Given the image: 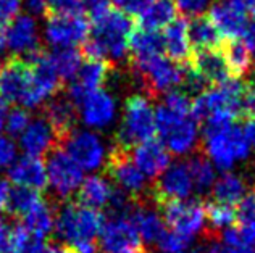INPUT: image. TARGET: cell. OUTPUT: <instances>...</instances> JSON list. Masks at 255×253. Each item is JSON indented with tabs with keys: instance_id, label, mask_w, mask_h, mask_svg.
Returning <instances> with one entry per match:
<instances>
[{
	"instance_id": "1",
	"label": "cell",
	"mask_w": 255,
	"mask_h": 253,
	"mask_svg": "<svg viewBox=\"0 0 255 253\" xmlns=\"http://www.w3.org/2000/svg\"><path fill=\"white\" fill-rule=\"evenodd\" d=\"M134 29L131 16L120 10H110L105 16L94 21L91 37L83 44L81 55L87 60L118 62L128 53L129 36Z\"/></svg>"
},
{
	"instance_id": "2",
	"label": "cell",
	"mask_w": 255,
	"mask_h": 253,
	"mask_svg": "<svg viewBox=\"0 0 255 253\" xmlns=\"http://www.w3.org/2000/svg\"><path fill=\"white\" fill-rule=\"evenodd\" d=\"M104 221V215L99 210L79 202H68L57 211L55 231L78 253H97V237Z\"/></svg>"
},
{
	"instance_id": "3",
	"label": "cell",
	"mask_w": 255,
	"mask_h": 253,
	"mask_svg": "<svg viewBox=\"0 0 255 253\" xmlns=\"http://www.w3.org/2000/svg\"><path fill=\"white\" fill-rule=\"evenodd\" d=\"M205 153L212 165L228 171L251 153V144L243 129L234 124L205 126Z\"/></svg>"
},
{
	"instance_id": "4",
	"label": "cell",
	"mask_w": 255,
	"mask_h": 253,
	"mask_svg": "<svg viewBox=\"0 0 255 253\" xmlns=\"http://www.w3.org/2000/svg\"><path fill=\"white\" fill-rule=\"evenodd\" d=\"M155 132V111L149 98L144 95H132L128 98L115 144L131 150L132 145H139L153 139Z\"/></svg>"
},
{
	"instance_id": "5",
	"label": "cell",
	"mask_w": 255,
	"mask_h": 253,
	"mask_svg": "<svg viewBox=\"0 0 255 253\" xmlns=\"http://www.w3.org/2000/svg\"><path fill=\"white\" fill-rule=\"evenodd\" d=\"M155 123L162 144L174 155H186L197 145V121L191 115L171 111L160 103L155 111Z\"/></svg>"
},
{
	"instance_id": "6",
	"label": "cell",
	"mask_w": 255,
	"mask_h": 253,
	"mask_svg": "<svg viewBox=\"0 0 255 253\" xmlns=\"http://www.w3.org/2000/svg\"><path fill=\"white\" fill-rule=\"evenodd\" d=\"M131 66L145 94L150 97L168 94L176 85L183 84L186 78L184 66L166 60L163 55L145 60H131Z\"/></svg>"
},
{
	"instance_id": "7",
	"label": "cell",
	"mask_w": 255,
	"mask_h": 253,
	"mask_svg": "<svg viewBox=\"0 0 255 253\" xmlns=\"http://www.w3.org/2000/svg\"><path fill=\"white\" fill-rule=\"evenodd\" d=\"M107 174L115 182L120 190L126 194L132 202H142L144 195L149 192L145 176L140 172L131 158V150L122 145L113 144L105 163ZM150 194V192H149Z\"/></svg>"
},
{
	"instance_id": "8",
	"label": "cell",
	"mask_w": 255,
	"mask_h": 253,
	"mask_svg": "<svg viewBox=\"0 0 255 253\" xmlns=\"http://www.w3.org/2000/svg\"><path fill=\"white\" fill-rule=\"evenodd\" d=\"M99 245L105 253H147L145 242L128 215H110L105 219Z\"/></svg>"
},
{
	"instance_id": "9",
	"label": "cell",
	"mask_w": 255,
	"mask_h": 253,
	"mask_svg": "<svg viewBox=\"0 0 255 253\" xmlns=\"http://www.w3.org/2000/svg\"><path fill=\"white\" fill-rule=\"evenodd\" d=\"M87 34H89V23L83 13L50 15L47 18L44 36L53 50L75 49L78 44L86 42Z\"/></svg>"
},
{
	"instance_id": "10",
	"label": "cell",
	"mask_w": 255,
	"mask_h": 253,
	"mask_svg": "<svg viewBox=\"0 0 255 253\" xmlns=\"http://www.w3.org/2000/svg\"><path fill=\"white\" fill-rule=\"evenodd\" d=\"M158 208L162 210L163 223L178 234L192 237L202 231L205 224V206L199 200H170L162 203Z\"/></svg>"
},
{
	"instance_id": "11",
	"label": "cell",
	"mask_w": 255,
	"mask_h": 253,
	"mask_svg": "<svg viewBox=\"0 0 255 253\" xmlns=\"http://www.w3.org/2000/svg\"><path fill=\"white\" fill-rule=\"evenodd\" d=\"M47 182H50L53 192L60 198H68L81 187L84 181L83 169L65 150L55 149L49 153L45 165Z\"/></svg>"
},
{
	"instance_id": "12",
	"label": "cell",
	"mask_w": 255,
	"mask_h": 253,
	"mask_svg": "<svg viewBox=\"0 0 255 253\" xmlns=\"http://www.w3.org/2000/svg\"><path fill=\"white\" fill-rule=\"evenodd\" d=\"M31 66L21 57H13L0 66V97L23 105L31 90Z\"/></svg>"
},
{
	"instance_id": "13",
	"label": "cell",
	"mask_w": 255,
	"mask_h": 253,
	"mask_svg": "<svg viewBox=\"0 0 255 253\" xmlns=\"http://www.w3.org/2000/svg\"><path fill=\"white\" fill-rule=\"evenodd\" d=\"M65 152L75 160L81 169H97L105 162V147L96 132L73 131L63 141Z\"/></svg>"
},
{
	"instance_id": "14",
	"label": "cell",
	"mask_w": 255,
	"mask_h": 253,
	"mask_svg": "<svg viewBox=\"0 0 255 253\" xmlns=\"http://www.w3.org/2000/svg\"><path fill=\"white\" fill-rule=\"evenodd\" d=\"M194 189L187 163H176L165 169L150 190V197L157 206L170 200H184Z\"/></svg>"
},
{
	"instance_id": "15",
	"label": "cell",
	"mask_w": 255,
	"mask_h": 253,
	"mask_svg": "<svg viewBox=\"0 0 255 253\" xmlns=\"http://www.w3.org/2000/svg\"><path fill=\"white\" fill-rule=\"evenodd\" d=\"M5 45L16 55L26 58L34 55L41 49L37 34V24L29 15H18L5 26Z\"/></svg>"
},
{
	"instance_id": "16",
	"label": "cell",
	"mask_w": 255,
	"mask_h": 253,
	"mask_svg": "<svg viewBox=\"0 0 255 253\" xmlns=\"http://www.w3.org/2000/svg\"><path fill=\"white\" fill-rule=\"evenodd\" d=\"M79 115L86 126L92 129H104L113 123L117 116V103L109 92L102 89L87 94L78 103Z\"/></svg>"
},
{
	"instance_id": "17",
	"label": "cell",
	"mask_w": 255,
	"mask_h": 253,
	"mask_svg": "<svg viewBox=\"0 0 255 253\" xmlns=\"http://www.w3.org/2000/svg\"><path fill=\"white\" fill-rule=\"evenodd\" d=\"M112 63L104 62V60H87V62L79 68L75 81L71 83L68 89V97L78 106L83 98L94 90H99L107 78L110 75Z\"/></svg>"
},
{
	"instance_id": "18",
	"label": "cell",
	"mask_w": 255,
	"mask_h": 253,
	"mask_svg": "<svg viewBox=\"0 0 255 253\" xmlns=\"http://www.w3.org/2000/svg\"><path fill=\"white\" fill-rule=\"evenodd\" d=\"M58 139L53 132L52 126L45 121V118H37L31 121L24 132L19 136V145L28 157L41 158L52 150L58 149Z\"/></svg>"
},
{
	"instance_id": "19",
	"label": "cell",
	"mask_w": 255,
	"mask_h": 253,
	"mask_svg": "<svg viewBox=\"0 0 255 253\" xmlns=\"http://www.w3.org/2000/svg\"><path fill=\"white\" fill-rule=\"evenodd\" d=\"M131 158L144 176L153 179L162 176L165 169L170 166L168 150L162 142L155 141V139H150V141L136 145Z\"/></svg>"
},
{
	"instance_id": "20",
	"label": "cell",
	"mask_w": 255,
	"mask_h": 253,
	"mask_svg": "<svg viewBox=\"0 0 255 253\" xmlns=\"http://www.w3.org/2000/svg\"><path fill=\"white\" fill-rule=\"evenodd\" d=\"M8 177L16 187L41 192L47 187V169L41 158L24 155L8 168Z\"/></svg>"
},
{
	"instance_id": "21",
	"label": "cell",
	"mask_w": 255,
	"mask_h": 253,
	"mask_svg": "<svg viewBox=\"0 0 255 253\" xmlns=\"http://www.w3.org/2000/svg\"><path fill=\"white\" fill-rule=\"evenodd\" d=\"M189 68L205 84L220 85L233 78L226 66L223 53L218 50H199L196 53H192Z\"/></svg>"
},
{
	"instance_id": "22",
	"label": "cell",
	"mask_w": 255,
	"mask_h": 253,
	"mask_svg": "<svg viewBox=\"0 0 255 253\" xmlns=\"http://www.w3.org/2000/svg\"><path fill=\"white\" fill-rule=\"evenodd\" d=\"M209 18L217 26L220 34L226 39H239L241 36H244L247 26H249L246 11L228 2L215 3Z\"/></svg>"
},
{
	"instance_id": "23",
	"label": "cell",
	"mask_w": 255,
	"mask_h": 253,
	"mask_svg": "<svg viewBox=\"0 0 255 253\" xmlns=\"http://www.w3.org/2000/svg\"><path fill=\"white\" fill-rule=\"evenodd\" d=\"M163 52L171 62L178 65H189L192 58L191 42L187 36V21L184 18H176L165 28L163 32Z\"/></svg>"
},
{
	"instance_id": "24",
	"label": "cell",
	"mask_w": 255,
	"mask_h": 253,
	"mask_svg": "<svg viewBox=\"0 0 255 253\" xmlns=\"http://www.w3.org/2000/svg\"><path fill=\"white\" fill-rule=\"evenodd\" d=\"M45 121L52 126L60 144L75 131L76 105L70 97H55L45 106Z\"/></svg>"
},
{
	"instance_id": "25",
	"label": "cell",
	"mask_w": 255,
	"mask_h": 253,
	"mask_svg": "<svg viewBox=\"0 0 255 253\" xmlns=\"http://www.w3.org/2000/svg\"><path fill=\"white\" fill-rule=\"evenodd\" d=\"M128 216L132 221V224L136 226L137 232L142 237L144 242L149 244H157L158 239L163 236L165 232V223L162 216L158 213L147 206L142 202H136L132 205L131 211L128 213Z\"/></svg>"
},
{
	"instance_id": "26",
	"label": "cell",
	"mask_w": 255,
	"mask_h": 253,
	"mask_svg": "<svg viewBox=\"0 0 255 253\" xmlns=\"http://www.w3.org/2000/svg\"><path fill=\"white\" fill-rule=\"evenodd\" d=\"M55 215H57V211L53 210L52 205L42 197L41 200L21 218V224L28 229V232L32 237L39 239V241H44V239L49 237L52 234V231L55 229Z\"/></svg>"
},
{
	"instance_id": "27",
	"label": "cell",
	"mask_w": 255,
	"mask_h": 253,
	"mask_svg": "<svg viewBox=\"0 0 255 253\" xmlns=\"http://www.w3.org/2000/svg\"><path fill=\"white\" fill-rule=\"evenodd\" d=\"M187 36H189L191 47L199 50H218L223 45V36L220 34L217 26L209 16H196L191 23H187Z\"/></svg>"
},
{
	"instance_id": "28",
	"label": "cell",
	"mask_w": 255,
	"mask_h": 253,
	"mask_svg": "<svg viewBox=\"0 0 255 253\" xmlns=\"http://www.w3.org/2000/svg\"><path fill=\"white\" fill-rule=\"evenodd\" d=\"M115 189L104 176H89L78 189V202L94 210L109 206Z\"/></svg>"
},
{
	"instance_id": "29",
	"label": "cell",
	"mask_w": 255,
	"mask_h": 253,
	"mask_svg": "<svg viewBox=\"0 0 255 253\" xmlns=\"http://www.w3.org/2000/svg\"><path fill=\"white\" fill-rule=\"evenodd\" d=\"M128 52H131V60H145L162 55L163 39L157 31L134 28L129 36Z\"/></svg>"
},
{
	"instance_id": "30",
	"label": "cell",
	"mask_w": 255,
	"mask_h": 253,
	"mask_svg": "<svg viewBox=\"0 0 255 253\" xmlns=\"http://www.w3.org/2000/svg\"><path fill=\"white\" fill-rule=\"evenodd\" d=\"M221 53H223V58L231 76L234 78L246 76L252 70L254 55L249 50V47L243 41H239V39H228L223 44Z\"/></svg>"
},
{
	"instance_id": "31",
	"label": "cell",
	"mask_w": 255,
	"mask_h": 253,
	"mask_svg": "<svg viewBox=\"0 0 255 253\" xmlns=\"http://www.w3.org/2000/svg\"><path fill=\"white\" fill-rule=\"evenodd\" d=\"M176 19V5L173 0H153L139 15V28L157 31L165 29Z\"/></svg>"
},
{
	"instance_id": "32",
	"label": "cell",
	"mask_w": 255,
	"mask_h": 253,
	"mask_svg": "<svg viewBox=\"0 0 255 253\" xmlns=\"http://www.w3.org/2000/svg\"><path fill=\"white\" fill-rule=\"evenodd\" d=\"M244 194H246V184L243 181V177L234 174V172H225L213 184L215 202L234 206V203H239Z\"/></svg>"
},
{
	"instance_id": "33",
	"label": "cell",
	"mask_w": 255,
	"mask_h": 253,
	"mask_svg": "<svg viewBox=\"0 0 255 253\" xmlns=\"http://www.w3.org/2000/svg\"><path fill=\"white\" fill-rule=\"evenodd\" d=\"M81 52L76 49H60L49 53V60L62 81L75 79L81 68Z\"/></svg>"
},
{
	"instance_id": "34",
	"label": "cell",
	"mask_w": 255,
	"mask_h": 253,
	"mask_svg": "<svg viewBox=\"0 0 255 253\" xmlns=\"http://www.w3.org/2000/svg\"><path fill=\"white\" fill-rule=\"evenodd\" d=\"M187 169L192 179V184L199 192H205L210 187H213L215 184V168L210 160H207L205 157H194L187 162Z\"/></svg>"
},
{
	"instance_id": "35",
	"label": "cell",
	"mask_w": 255,
	"mask_h": 253,
	"mask_svg": "<svg viewBox=\"0 0 255 253\" xmlns=\"http://www.w3.org/2000/svg\"><path fill=\"white\" fill-rule=\"evenodd\" d=\"M204 206H205V218L209 219L213 229L221 231L231 228V226H236L238 213L233 205H226L213 200L204 203Z\"/></svg>"
},
{
	"instance_id": "36",
	"label": "cell",
	"mask_w": 255,
	"mask_h": 253,
	"mask_svg": "<svg viewBox=\"0 0 255 253\" xmlns=\"http://www.w3.org/2000/svg\"><path fill=\"white\" fill-rule=\"evenodd\" d=\"M41 198L42 195L39 194L37 190L16 187L15 190H10L8 202H6V210H8L11 216H16L21 219Z\"/></svg>"
},
{
	"instance_id": "37",
	"label": "cell",
	"mask_w": 255,
	"mask_h": 253,
	"mask_svg": "<svg viewBox=\"0 0 255 253\" xmlns=\"http://www.w3.org/2000/svg\"><path fill=\"white\" fill-rule=\"evenodd\" d=\"M192 237H187L173 231H165L163 236L158 239V249L162 253H186L191 249Z\"/></svg>"
},
{
	"instance_id": "38",
	"label": "cell",
	"mask_w": 255,
	"mask_h": 253,
	"mask_svg": "<svg viewBox=\"0 0 255 253\" xmlns=\"http://www.w3.org/2000/svg\"><path fill=\"white\" fill-rule=\"evenodd\" d=\"M31 123V116L28 110L24 108H13L6 115L5 129L10 136H21L24 129L28 128Z\"/></svg>"
},
{
	"instance_id": "39",
	"label": "cell",
	"mask_w": 255,
	"mask_h": 253,
	"mask_svg": "<svg viewBox=\"0 0 255 253\" xmlns=\"http://www.w3.org/2000/svg\"><path fill=\"white\" fill-rule=\"evenodd\" d=\"M238 221L239 224L255 223V189L247 190L238 203Z\"/></svg>"
},
{
	"instance_id": "40",
	"label": "cell",
	"mask_w": 255,
	"mask_h": 253,
	"mask_svg": "<svg viewBox=\"0 0 255 253\" xmlns=\"http://www.w3.org/2000/svg\"><path fill=\"white\" fill-rule=\"evenodd\" d=\"M163 105L171 111L183 113V115H191V100L186 92L183 90H171L165 95Z\"/></svg>"
},
{
	"instance_id": "41",
	"label": "cell",
	"mask_w": 255,
	"mask_h": 253,
	"mask_svg": "<svg viewBox=\"0 0 255 253\" xmlns=\"http://www.w3.org/2000/svg\"><path fill=\"white\" fill-rule=\"evenodd\" d=\"M110 5L112 0H81V11H84L94 23L112 10Z\"/></svg>"
},
{
	"instance_id": "42",
	"label": "cell",
	"mask_w": 255,
	"mask_h": 253,
	"mask_svg": "<svg viewBox=\"0 0 255 253\" xmlns=\"http://www.w3.org/2000/svg\"><path fill=\"white\" fill-rule=\"evenodd\" d=\"M50 15H75L81 13V0H47Z\"/></svg>"
},
{
	"instance_id": "43",
	"label": "cell",
	"mask_w": 255,
	"mask_h": 253,
	"mask_svg": "<svg viewBox=\"0 0 255 253\" xmlns=\"http://www.w3.org/2000/svg\"><path fill=\"white\" fill-rule=\"evenodd\" d=\"M0 253H18L15 247V224L0 218Z\"/></svg>"
},
{
	"instance_id": "44",
	"label": "cell",
	"mask_w": 255,
	"mask_h": 253,
	"mask_svg": "<svg viewBox=\"0 0 255 253\" xmlns=\"http://www.w3.org/2000/svg\"><path fill=\"white\" fill-rule=\"evenodd\" d=\"M21 0H0V26L5 28L18 16Z\"/></svg>"
},
{
	"instance_id": "45",
	"label": "cell",
	"mask_w": 255,
	"mask_h": 253,
	"mask_svg": "<svg viewBox=\"0 0 255 253\" xmlns=\"http://www.w3.org/2000/svg\"><path fill=\"white\" fill-rule=\"evenodd\" d=\"M176 8H179L184 15L200 16L207 10L210 0H173Z\"/></svg>"
},
{
	"instance_id": "46",
	"label": "cell",
	"mask_w": 255,
	"mask_h": 253,
	"mask_svg": "<svg viewBox=\"0 0 255 253\" xmlns=\"http://www.w3.org/2000/svg\"><path fill=\"white\" fill-rule=\"evenodd\" d=\"M241 118H255V84H246L241 98Z\"/></svg>"
},
{
	"instance_id": "47",
	"label": "cell",
	"mask_w": 255,
	"mask_h": 253,
	"mask_svg": "<svg viewBox=\"0 0 255 253\" xmlns=\"http://www.w3.org/2000/svg\"><path fill=\"white\" fill-rule=\"evenodd\" d=\"M16 160V145L8 137L0 136V169L10 168Z\"/></svg>"
},
{
	"instance_id": "48",
	"label": "cell",
	"mask_w": 255,
	"mask_h": 253,
	"mask_svg": "<svg viewBox=\"0 0 255 253\" xmlns=\"http://www.w3.org/2000/svg\"><path fill=\"white\" fill-rule=\"evenodd\" d=\"M112 2L118 6L120 11L126 13V15L139 16L153 0H112Z\"/></svg>"
},
{
	"instance_id": "49",
	"label": "cell",
	"mask_w": 255,
	"mask_h": 253,
	"mask_svg": "<svg viewBox=\"0 0 255 253\" xmlns=\"http://www.w3.org/2000/svg\"><path fill=\"white\" fill-rule=\"evenodd\" d=\"M26 11L29 16H47L49 10H47V0H24L23 2Z\"/></svg>"
},
{
	"instance_id": "50",
	"label": "cell",
	"mask_w": 255,
	"mask_h": 253,
	"mask_svg": "<svg viewBox=\"0 0 255 253\" xmlns=\"http://www.w3.org/2000/svg\"><path fill=\"white\" fill-rule=\"evenodd\" d=\"M205 253H252L251 250L246 249H236V247H228V245H221V242H213L209 250Z\"/></svg>"
},
{
	"instance_id": "51",
	"label": "cell",
	"mask_w": 255,
	"mask_h": 253,
	"mask_svg": "<svg viewBox=\"0 0 255 253\" xmlns=\"http://www.w3.org/2000/svg\"><path fill=\"white\" fill-rule=\"evenodd\" d=\"M244 39H246L244 44L249 47V50L252 52V55H255V21L247 26V29L244 32Z\"/></svg>"
},
{
	"instance_id": "52",
	"label": "cell",
	"mask_w": 255,
	"mask_h": 253,
	"mask_svg": "<svg viewBox=\"0 0 255 253\" xmlns=\"http://www.w3.org/2000/svg\"><path fill=\"white\" fill-rule=\"evenodd\" d=\"M8 195H10V187L8 182L0 179V211L6 210V202H8Z\"/></svg>"
},
{
	"instance_id": "53",
	"label": "cell",
	"mask_w": 255,
	"mask_h": 253,
	"mask_svg": "<svg viewBox=\"0 0 255 253\" xmlns=\"http://www.w3.org/2000/svg\"><path fill=\"white\" fill-rule=\"evenodd\" d=\"M244 134L247 137V141H249L251 147L255 149V118H251L247 119L246 123V129H244Z\"/></svg>"
},
{
	"instance_id": "54",
	"label": "cell",
	"mask_w": 255,
	"mask_h": 253,
	"mask_svg": "<svg viewBox=\"0 0 255 253\" xmlns=\"http://www.w3.org/2000/svg\"><path fill=\"white\" fill-rule=\"evenodd\" d=\"M47 253H78L70 245H53V247H47Z\"/></svg>"
},
{
	"instance_id": "55",
	"label": "cell",
	"mask_w": 255,
	"mask_h": 253,
	"mask_svg": "<svg viewBox=\"0 0 255 253\" xmlns=\"http://www.w3.org/2000/svg\"><path fill=\"white\" fill-rule=\"evenodd\" d=\"M6 115H8V108H6V102L0 97V131L5 128Z\"/></svg>"
},
{
	"instance_id": "56",
	"label": "cell",
	"mask_w": 255,
	"mask_h": 253,
	"mask_svg": "<svg viewBox=\"0 0 255 253\" xmlns=\"http://www.w3.org/2000/svg\"><path fill=\"white\" fill-rule=\"evenodd\" d=\"M251 2L252 0H228V3H231L234 6H238V8L241 10H249V6H251Z\"/></svg>"
},
{
	"instance_id": "57",
	"label": "cell",
	"mask_w": 255,
	"mask_h": 253,
	"mask_svg": "<svg viewBox=\"0 0 255 253\" xmlns=\"http://www.w3.org/2000/svg\"><path fill=\"white\" fill-rule=\"evenodd\" d=\"M5 47V28L0 26V49Z\"/></svg>"
},
{
	"instance_id": "58",
	"label": "cell",
	"mask_w": 255,
	"mask_h": 253,
	"mask_svg": "<svg viewBox=\"0 0 255 253\" xmlns=\"http://www.w3.org/2000/svg\"><path fill=\"white\" fill-rule=\"evenodd\" d=\"M249 11L252 13V15L255 16V0H252L251 2V6H249Z\"/></svg>"
}]
</instances>
